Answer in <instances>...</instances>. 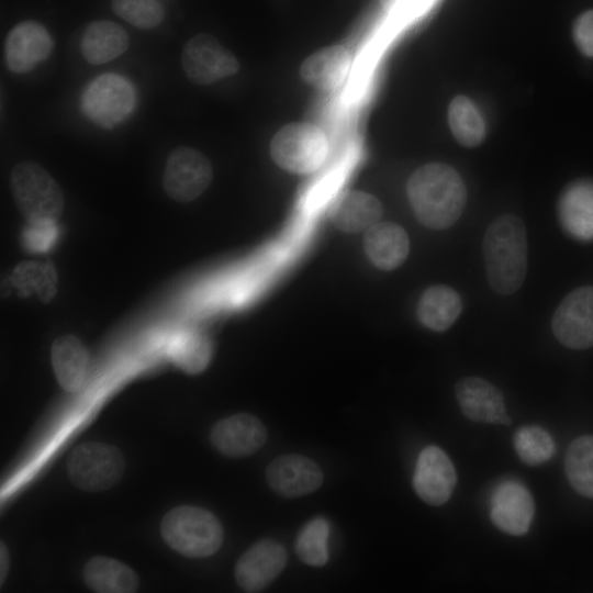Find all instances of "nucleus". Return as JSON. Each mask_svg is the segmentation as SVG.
<instances>
[{
  "label": "nucleus",
  "instance_id": "20",
  "mask_svg": "<svg viewBox=\"0 0 593 593\" xmlns=\"http://www.w3.org/2000/svg\"><path fill=\"white\" fill-rule=\"evenodd\" d=\"M365 249L374 266L392 270L403 264L410 250L405 230L396 223L378 222L366 231Z\"/></svg>",
  "mask_w": 593,
  "mask_h": 593
},
{
  "label": "nucleus",
  "instance_id": "29",
  "mask_svg": "<svg viewBox=\"0 0 593 593\" xmlns=\"http://www.w3.org/2000/svg\"><path fill=\"white\" fill-rule=\"evenodd\" d=\"M11 281L21 296L33 293L43 302H49L56 293L57 275L51 262L23 261L19 264L11 276Z\"/></svg>",
  "mask_w": 593,
  "mask_h": 593
},
{
  "label": "nucleus",
  "instance_id": "3",
  "mask_svg": "<svg viewBox=\"0 0 593 593\" xmlns=\"http://www.w3.org/2000/svg\"><path fill=\"white\" fill-rule=\"evenodd\" d=\"M165 541L181 555L202 558L216 552L224 532L217 517L197 506H179L169 511L161 522Z\"/></svg>",
  "mask_w": 593,
  "mask_h": 593
},
{
  "label": "nucleus",
  "instance_id": "17",
  "mask_svg": "<svg viewBox=\"0 0 593 593\" xmlns=\"http://www.w3.org/2000/svg\"><path fill=\"white\" fill-rule=\"evenodd\" d=\"M213 447L227 457H246L267 440L264 424L254 415L239 413L217 422L210 434Z\"/></svg>",
  "mask_w": 593,
  "mask_h": 593
},
{
  "label": "nucleus",
  "instance_id": "28",
  "mask_svg": "<svg viewBox=\"0 0 593 593\" xmlns=\"http://www.w3.org/2000/svg\"><path fill=\"white\" fill-rule=\"evenodd\" d=\"M564 470L574 491L593 499V435L580 436L569 445Z\"/></svg>",
  "mask_w": 593,
  "mask_h": 593
},
{
  "label": "nucleus",
  "instance_id": "10",
  "mask_svg": "<svg viewBox=\"0 0 593 593\" xmlns=\"http://www.w3.org/2000/svg\"><path fill=\"white\" fill-rule=\"evenodd\" d=\"M555 337L571 349L593 346V287L570 292L559 304L551 323Z\"/></svg>",
  "mask_w": 593,
  "mask_h": 593
},
{
  "label": "nucleus",
  "instance_id": "7",
  "mask_svg": "<svg viewBox=\"0 0 593 593\" xmlns=\"http://www.w3.org/2000/svg\"><path fill=\"white\" fill-rule=\"evenodd\" d=\"M135 100V91L130 81L116 74H103L85 88L81 107L85 115L93 123L112 128L128 118Z\"/></svg>",
  "mask_w": 593,
  "mask_h": 593
},
{
  "label": "nucleus",
  "instance_id": "33",
  "mask_svg": "<svg viewBox=\"0 0 593 593\" xmlns=\"http://www.w3.org/2000/svg\"><path fill=\"white\" fill-rule=\"evenodd\" d=\"M58 228L56 221H27L22 231V245L31 253H46L57 240Z\"/></svg>",
  "mask_w": 593,
  "mask_h": 593
},
{
  "label": "nucleus",
  "instance_id": "35",
  "mask_svg": "<svg viewBox=\"0 0 593 593\" xmlns=\"http://www.w3.org/2000/svg\"><path fill=\"white\" fill-rule=\"evenodd\" d=\"M9 569V552L7 546L1 542L0 546V584L2 585Z\"/></svg>",
  "mask_w": 593,
  "mask_h": 593
},
{
  "label": "nucleus",
  "instance_id": "34",
  "mask_svg": "<svg viewBox=\"0 0 593 593\" xmlns=\"http://www.w3.org/2000/svg\"><path fill=\"white\" fill-rule=\"evenodd\" d=\"M572 37L584 56L593 57V9L584 11L575 19Z\"/></svg>",
  "mask_w": 593,
  "mask_h": 593
},
{
  "label": "nucleus",
  "instance_id": "30",
  "mask_svg": "<svg viewBox=\"0 0 593 593\" xmlns=\"http://www.w3.org/2000/svg\"><path fill=\"white\" fill-rule=\"evenodd\" d=\"M513 445L521 461L528 466L541 465L556 452L549 433L536 425L519 427L513 435Z\"/></svg>",
  "mask_w": 593,
  "mask_h": 593
},
{
  "label": "nucleus",
  "instance_id": "25",
  "mask_svg": "<svg viewBox=\"0 0 593 593\" xmlns=\"http://www.w3.org/2000/svg\"><path fill=\"white\" fill-rule=\"evenodd\" d=\"M461 310L459 293L451 287L438 284L424 291L418 302L417 315L424 326L443 332L456 322Z\"/></svg>",
  "mask_w": 593,
  "mask_h": 593
},
{
  "label": "nucleus",
  "instance_id": "8",
  "mask_svg": "<svg viewBox=\"0 0 593 593\" xmlns=\"http://www.w3.org/2000/svg\"><path fill=\"white\" fill-rule=\"evenodd\" d=\"M213 176L210 160L199 150L179 146L168 156L163 186L178 202L197 199L209 187Z\"/></svg>",
  "mask_w": 593,
  "mask_h": 593
},
{
  "label": "nucleus",
  "instance_id": "36",
  "mask_svg": "<svg viewBox=\"0 0 593 593\" xmlns=\"http://www.w3.org/2000/svg\"><path fill=\"white\" fill-rule=\"evenodd\" d=\"M409 0H380L381 4L388 10H394L403 7Z\"/></svg>",
  "mask_w": 593,
  "mask_h": 593
},
{
  "label": "nucleus",
  "instance_id": "5",
  "mask_svg": "<svg viewBox=\"0 0 593 593\" xmlns=\"http://www.w3.org/2000/svg\"><path fill=\"white\" fill-rule=\"evenodd\" d=\"M329 153L323 130L307 122L282 126L270 142V156L282 169L293 174L318 170Z\"/></svg>",
  "mask_w": 593,
  "mask_h": 593
},
{
  "label": "nucleus",
  "instance_id": "32",
  "mask_svg": "<svg viewBox=\"0 0 593 593\" xmlns=\"http://www.w3.org/2000/svg\"><path fill=\"white\" fill-rule=\"evenodd\" d=\"M113 12L141 30L157 27L165 18V9L158 0H111Z\"/></svg>",
  "mask_w": 593,
  "mask_h": 593
},
{
  "label": "nucleus",
  "instance_id": "27",
  "mask_svg": "<svg viewBox=\"0 0 593 593\" xmlns=\"http://www.w3.org/2000/svg\"><path fill=\"white\" fill-rule=\"evenodd\" d=\"M448 123L454 137L466 147L478 146L485 137L484 120L475 103L466 96H458L450 102Z\"/></svg>",
  "mask_w": 593,
  "mask_h": 593
},
{
  "label": "nucleus",
  "instance_id": "6",
  "mask_svg": "<svg viewBox=\"0 0 593 593\" xmlns=\"http://www.w3.org/2000/svg\"><path fill=\"white\" fill-rule=\"evenodd\" d=\"M125 460L114 446L103 443H85L70 454L67 471L72 483L88 492L103 491L122 477Z\"/></svg>",
  "mask_w": 593,
  "mask_h": 593
},
{
  "label": "nucleus",
  "instance_id": "18",
  "mask_svg": "<svg viewBox=\"0 0 593 593\" xmlns=\"http://www.w3.org/2000/svg\"><path fill=\"white\" fill-rule=\"evenodd\" d=\"M557 212L567 234L578 240H593V179L570 182L559 197Z\"/></svg>",
  "mask_w": 593,
  "mask_h": 593
},
{
  "label": "nucleus",
  "instance_id": "24",
  "mask_svg": "<svg viewBox=\"0 0 593 593\" xmlns=\"http://www.w3.org/2000/svg\"><path fill=\"white\" fill-rule=\"evenodd\" d=\"M83 580L89 589L99 593H133L138 579L133 569L108 557H93L83 568Z\"/></svg>",
  "mask_w": 593,
  "mask_h": 593
},
{
  "label": "nucleus",
  "instance_id": "31",
  "mask_svg": "<svg viewBox=\"0 0 593 593\" xmlns=\"http://www.w3.org/2000/svg\"><path fill=\"white\" fill-rule=\"evenodd\" d=\"M329 523L324 517L311 519L299 533L295 551L309 566L321 567L328 561Z\"/></svg>",
  "mask_w": 593,
  "mask_h": 593
},
{
  "label": "nucleus",
  "instance_id": "15",
  "mask_svg": "<svg viewBox=\"0 0 593 593\" xmlns=\"http://www.w3.org/2000/svg\"><path fill=\"white\" fill-rule=\"evenodd\" d=\"M52 49L53 40L46 27L36 21H23L7 35L5 63L12 72L26 74L45 60Z\"/></svg>",
  "mask_w": 593,
  "mask_h": 593
},
{
  "label": "nucleus",
  "instance_id": "26",
  "mask_svg": "<svg viewBox=\"0 0 593 593\" xmlns=\"http://www.w3.org/2000/svg\"><path fill=\"white\" fill-rule=\"evenodd\" d=\"M167 353L176 366L188 373L195 374L209 365L213 347L209 337L202 332L186 329L172 337Z\"/></svg>",
  "mask_w": 593,
  "mask_h": 593
},
{
  "label": "nucleus",
  "instance_id": "19",
  "mask_svg": "<svg viewBox=\"0 0 593 593\" xmlns=\"http://www.w3.org/2000/svg\"><path fill=\"white\" fill-rule=\"evenodd\" d=\"M351 56L340 45L324 47L310 55L300 67L301 79L322 91L336 90L347 78Z\"/></svg>",
  "mask_w": 593,
  "mask_h": 593
},
{
  "label": "nucleus",
  "instance_id": "22",
  "mask_svg": "<svg viewBox=\"0 0 593 593\" xmlns=\"http://www.w3.org/2000/svg\"><path fill=\"white\" fill-rule=\"evenodd\" d=\"M128 43V35L121 25L109 20H97L87 25L80 51L89 64L101 65L122 55Z\"/></svg>",
  "mask_w": 593,
  "mask_h": 593
},
{
  "label": "nucleus",
  "instance_id": "9",
  "mask_svg": "<svg viewBox=\"0 0 593 593\" xmlns=\"http://www.w3.org/2000/svg\"><path fill=\"white\" fill-rule=\"evenodd\" d=\"M181 65L188 79L197 85H211L239 70L236 57L205 33L194 35L184 44Z\"/></svg>",
  "mask_w": 593,
  "mask_h": 593
},
{
  "label": "nucleus",
  "instance_id": "12",
  "mask_svg": "<svg viewBox=\"0 0 593 593\" xmlns=\"http://www.w3.org/2000/svg\"><path fill=\"white\" fill-rule=\"evenodd\" d=\"M457 484L456 469L447 454L427 446L418 455L413 475L416 494L427 504L439 506L451 496Z\"/></svg>",
  "mask_w": 593,
  "mask_h": 593
},
{
  "label": "nucleus",
  "instance_id": "21",
  "mask_svg": "<svg viewBox=\"0 0 593 593\" xmlns=\"http://www.w3.org/2000/svg\"><path fill=\"white\" fill-rule=\"evenodd\" d=\"M383 210L380 201L363 191H346L333 202L329 216L339 230L356 233L380 222Z\"/></svg>",
  "mask_w": 593,
  "mask_h": 593
},
{
  "label": "nucleus",
  "instance_id": "16",
  "mask_svg": "<svg viewBox=\"0 0 593 593\" xmlns=\"http://www.w3.org/2000/svg\"><path fill=\"white\" fill-rule=\"evenodd\" d=\"M268 485L284 497H299L317 490L323 472L312 459L300 455H283L272 460L266 470Z\"/></svg>",
  "mask_w": 593,
  "mask_h": 593
},
{
  "label": "nucleus",
  "instance_id": "14",
  "mask_svg": "<svg viewBox=\"0 0 593 593\" xmlns=\"http://www.w3.org/2000/svg\"><path fill=\"white\" fill-rule=\"evenodd\" d=\"M455 394L462 414L470 421L486 424L511 425L502 391L479 377L461 378Z\"/></svg>",
  "mask_w": 593,
  "mask_h": 593
},
{
  "label": "nucleus",
  "instance_id": "2",
  "mask_svg": "<svg viewBox=\"0 0 593 593\" xmlns=\"http://www.w3.org/2000/svg\"><path fill=\"white\" fill-rule=\"evenodd\" d=\"M482 250L486 278L493 291H517L527 271V236L524 222L514 214L496 217L486 228Z\"/></svg>",
  "mask_w": 593,
  "mask_h": 593
},
{
  "label": "nucleus",
  "instance_id": "11",
  "mask_svg": "<svg viewBox=\"0 0 593 593\" xmlns=\"http://www.w3.org/2000/svg\"><path fill=\"white\" fill-rule=\"evenodd\" d=\"M534 513V499L521 482L504 480L494 488L490 497V518L499 530L513 536L525 535Z\"/></svg>",
  "mask_w": 593,
  "mask_h": 593
},
{
  "label": "nucleus",
  "instance_id": "23",
  "mask_svg": "<svg viewBox=\"0 0 593 593\" xmlns=\"http://www.w3.org/2000/svg\"><path fill=\"white\" fill-rule=\"evenodd\" d=\"M53 369L59 384L68 392L79 390L87 377L89 355L74 335L55 339L51 350Z\"/></svg>",
  "mask_w": 593,
  "mask_h": 593
},
{
  "label": "nucleus",
  "instance_id": "13",
  "mask_svg": "<svg viewBox=\"0 0 593 593\" xmlns=\"http://www.w3.org/2000/svg\"><path fill=\"white\" fill-rule=\"evenodd\" d=\"M287 559V551L280 542L259 540L236 562L235 580L245 592H260L281 573Z\"/></svg>",
  "mask_w": 593,
  "mask_h": 593
},
{
  "label": "nucleus",
  "instance_id": "4",
  "mask_svg": "<svg viewBox=\"0 0 593 593\" xmlns=\"http://www.w3.org/2000/svg\"><path fill=\"white\" fill-rule=\"evenodd\" d=\"M14 202L30 222L57 221L64 210L59 184L37 163L16 164L10 176Z\"/></svg>",
  "mask_w": 593,
  "mask_h": 593
},
{
  "label": "nucleus",
  "instance_id": "1",
  "mask_svg": "<svg viewBox=\"0 0 593 593\" xmlns=\"http://www.w3.org/2000/svg\"><path fill=\"white\" fill-rule=\"evenodd\" d=\"M406 193L416 219L433 230L454 225L467 202L460 175L443 163L426 164L415 170L407 181Z\"/></svg>",
  "mask_w": 593,
  "mask_h": 593
}]
</instances>
